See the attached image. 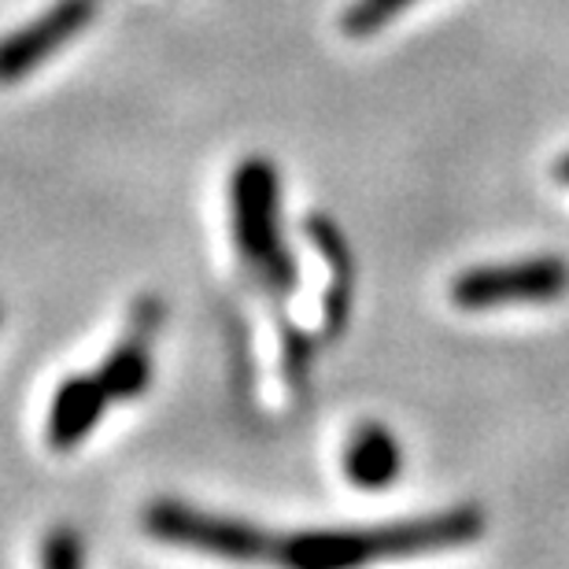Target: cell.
<instances>
[{
    "label": "cell",
    "instance_id": "cell-1",
    "mask_svg": "<svg viewBox=\"0 0 569 569\" xmlns=\"http://www.w3.org/2000/svg\"><path fill=\"white\" fill-rule=\"evenodd\" d=\"M485 515L477 507H451L422 518H400L370 529H318L274 540L270 562L281 569H367L426 551H448L481 540Z\"/></svg>",
    "mask_w": 569,
    "mask_h": 569
},
{
    "label": "cell",
    "instance_id": "cell-2",
    "mask_svg": "<svg viewBox=\"0 0 569 569\" xmlns=\"http://www.w3.org/2000/svg\"><path fill=\"white\" fill-rule=\"evenodd\" d=\"M230 222L233 241L270 292L289 296L296 289L292 252L281 241V186L267 159H244L230 178Z\"/></svg>",
    "mask_w": 569,
    "mask_h": 569
},
{
    "label": "cell",
    "instance_id": "cell-3",
    "mask_svg": "<svg viewBox=\"0 0 569 569\" xmlns=\"http://www.w3.org/2000/svg\"><path fill=\"white\" fill-rule=\"evenodd\" d=\"M144 532L152 540L174 543V548H189V551H203L211 559H226V562H270L274 555V540L267 529L252 526V521L241 518H226V515H211V510L178 503V499H156V503L144 507Z\"/></svg>",
    "mask_w": 569,
    "mask_h": 569
},
{
    "label": "cell",
    "instance_id": "cell-4",
    "mask_svg": "<svg viewBox=\"0 0 569 569\" xmlns=\"http://www.w3.org/2000/svg\"><path fill=\"white\" fill-rule=\"evenodd\" d=\"M569 289V267L555 256L518 259V263L473 267L455 278L451 303L462 311H492L510 303H551Z\"/></svg>",
    "mask_w": 569,
    "mask_h": 569
},
{
    "label": "cell",
    "instance_id": "cell-5",
    "mask_svg": "<svg viewBox=\"0 0 569 569\" xmlns=\"http://www.w3.org/2000/svg\"><path fill=\"white\" fill-rule=\"evenodd\" d=\"M89 16H93L89 0H56L33 22L0 38V86H11L22 74L38 71L56 49H63L67 41H74L86 30Z\"/></svg>",
    "mask_w": 569,
    "mask_h": 569
},
{
    "label": "cell",
    "instance_id": "cell-6",
    "mask_svg": "<svg viewBox=\"0 0 569 569\" xmlns=\"http://www.w3.org/2000/svg\"><path fill=\"white\" fill-rule=\"evenodd\" d=\"M163 326V300L141 296L130 311V333L111 348V356L100 362L97 381L104 385L111 400H138L152 385V340Z\"/></svg>",
    "mask_w": 569,
    "mask_h": 569
},
{
    "label": "cell",
    "instance_id": "cell-7",
    "mask_svg": "<svg viewBox=\"0 0 569 569\" xmlns=\"http://www.w3.org/2000/svg\"><path fill=\"white\" fill-rule=\"evenodd\" d=\"M111 403L104 385L97 373H74V378L60 381L49 403V422H44V440L52 451H74L89 432L100 426Z\"/></svg>",
    "mask_w": 569,
    "mask_h": 569
},
{
    "label": "cell",
    "instance_id": "cell-8",
    "mask_svg": "<svg viewBox=\"0 0 569 569\" xmlns=\"http://www.w3.org/2000/svg\"><path fill=\"white\" fill-rule=\"evenodd\" d=\"M307 241L326 263V296H322V340H337L348 329L351 318V289H356V263H351V248L345 233L337 230L333 219L326 214H311L307 219Z\"/></svg>",
    "mask_w": 569,
    "mask_h": 569
},
{
    "label": "cell",
    "instance_id": "cell-9",
    "mask_svg": "<svg viewBox=\"0 0 569 569\" xmlns=\"http://www.w3.org/2000/svg\"><path fill=\"white\" fill-rule=\"evenodd\" d=\"M403 451L396 432L381 422H367L351 432L345 448V477L362 492H381L400 481Z\"/></svg>",
    "mask_w": 569,
    "mask_h": 569
},
{
    "label": "cell",
    "instance_id": "cell-10",
    "mask_svg": "<svg viewBox=\"0 0 569 569\" xmlns=\"http://www.w3.org/2000/svg\"><path fill=\"white\" fill-rule=\"evenodd\" d=\"M415 0H356L345 19H340V27H345L348 38H370V33H378L385 22L400 16L403 8H411Z\"/></svg>",
    "mask_w": 569,
    "mask_h": 569
},
{
    "label": "cell",
    "instance_id": "cell-11",
    "mask_svg": "<svg viewBox=\"0 0 569 569\" xmlns=\"http://www.w3.org/2000/svg\"><path fill=\"white\" fill-rule=\"evenodd\" d=\"M86 548L71 526H52L41 540V569H82Z\"/></svg>",
    "mask_w": 569,
    "mask_h": 569
},
{
    "label": "cell",
    "instance_id": "cell-12",
    "mask_svg": "<svg viewBox=\"0 0 569 569\" xmlns=\"http://www.w3.org/2000/svg\"><path fill=\"white\" fill-rule=\"evenodd\" d=\"M281 345H284V378H289L292 389H300L307 381V370H311V337L300 333L296 326L281 329Z\"/></svg>",
    "mask_w": 569,
    "mask_h": 569
},
{
    "label": "cell",
    "instance_id": "cell-13",
    "mask_svg": "<svg viewBox=\"0 0 569 569\" xmlns=\"http://www.w3.org/2000/svg\"><path fill=\"white\" fill-rule=\"evenodd\" d=\"M555 174H559V181H566V186H569V156H566V159H559V167H555Z\"/></svg>",
    "mask_w": 569,
    "mask_h": 569
}]
</instances>
